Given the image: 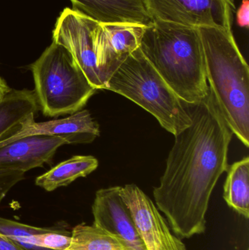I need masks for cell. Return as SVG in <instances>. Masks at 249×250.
Masks as SVG:
<instances>
[{"mask_svg": "<svg viewBox=\"0 0 249 250\" xmlns=\"http://www.w3.org/2000/svg\"><path fill=\"white\" fill-rule=\"evenodd\" d=\"M187 105L192 124L174 135L165 172L153 192L158 209L181 239L206 231L209 201L228 170L233 135L210 87L203 101Z\"/></svg>", "mask_w": 249, "mask_h": 250, "instance_id": "1", "label": "cell"}, {"mask_svg": "<svg viewBox=\"0 0 249 250\" xmlns=\"http://www.w3.org/2000/svg\"><path fill=\"white\" fill-rule=\"evenodd\" d=\"M139 48L184 102L197 104L207 97L209 86L198 28L152 20L145 26Z\"/></svg>", "mask_w": 249, "mask_h": 250, "instance_id": "2", "label": "cell"}, {"mask_svg": "<svg viewBox=\"0 0 249 250\" xmlns=\"http://www.w3.org/2000/svg\"><path fill=\"white\" fill-rule=\"evenodd\" d=\"M209 87L232 133L249 146V68L232 32L199 27Z\"/></svg>", "mask_w": 249, "mask_h": 250, "instance_id": "3", "label": "cell"}, {"mask_svg": "<svg viewBox=\"0 0 249 250\" xmlns=\"http://www.w3.org/2000/svg\"><path fill=\"white\" fill-rule=\"evenodd\" d=\"M105 90L119 94L137 104L172 135L192 124L187 104L170 87L139 48L110 76Z\"/></svg>", "mask_w": 249, "mask_h": 250, "instance_id": "4", "label": "cell"}, {"mask_svg": "<svg viewBox=\"0 0 249 250\" xmlns=\"http://www.w3.org/2000/svg\"><path fill=\"white\" fill-rule=\"evenodd\" d=\"M30 68L34 92L46 117L71 115L80 111L97 91L70 51L54 41Z\"/></svg>", "mask_w": 249, "mask_h": 250, "instance_id": "5", "label": "cell"}, {"mask_svg": "<svg viewBox=\"0 0 249 250\" xmlns=\"http://www.w3.org/2000/svg\"><path fill=\"white\" fill-rule=\"evenodd\" d=\"M152 20L232 32L234 0H143Z\"/></svg>", "mask_w": 249, "mask_h": 250, "instance_id": "6", "label": "cell"}, {"mask_svg": "<svg viewBox=\"0 0 249 250\" xmlns=\"http://www.w3.org/2000/svg\"><path fill=\"white\" fill-rule=\"evenodd\" d=\"M97 21L66 7L57 18L52 41L67 48L92 86L105 89L106 81L96 64L94 32Z\"/></svg>", "mask_w": 249, "mask_h": 250, "instance_id": "7", "label": "cell"}, {"mask_svg": "<svg viewBox=\"0 0 249 250\" xmlns=\"http://www.w3.org/2000/svg\"><path fill=\"white\" fill-rule=\"evenodd\" d=\"M119 193L146 250H187L181 239L171 232L153 201L139 187L134 184L120 187Z\"/></svg>", "mask_w": 249, "mask_h": 250, "instance_id": "8", "label": "cell"}, {"mask_svg": "<svg viewBox=\"0 0 249 250\" xmlns=\"http://www.w3.org/2000/svg\"><path fill=\"white\" fill-rule=\"evenodd\" d=\"M100 135L99 126L88 110H80L65 118L36 123L35 117L20 123L0 138V147L29 135L63 138L67 144H90Z\"/></svg>", "mask_w": 249, "mask_h": 250, "instance_id": "9", "label": "cell"}, {"mask_svg": "<svg viewBox=\"0 0 249 250\" xmlns=\"http://www.w3.org/2000/svg\"><path fill=\"white\" fill-rule=\"evenodd\" d=\"M146 26L97 22L94 32L96 64L105 81L140 45Z\"/></svg>", "mask_w": 249, "mask_h": 250, "instance_id": "10", "label": "cell"}, {"mask_svg": "<svg viewBox=\"0 0 249 250\" xmlns=\"http://www.w3.org/2000/svg\"><path fill=\"white\" fill-rule=\"evenodd\" d=\"M119 191L120 187H111L96 192L93 225L118 239L125 250H146Z\"/></svg>", "mask_w": 249, "mask_h": 250, "instance_id": "11", "label": "cell"}, {"mask_svg": "<svg viewBox=\"0 0 249 250\" xmlns=\"http://www.w3.org/2000/svg\"><path fill=\"white\" fill-rule=\"evenodd\" d=\"M65 140L46 135H29L0 147V169L26 173L52 160Z\"/></svg>", "mask_w": 249, "mask_h": 250, "instance_id": "12", "label": "cell"}, {"mask_svg": "<svg viewBox=\"0 0 249 250\" xmlns=\"http://www.w3.org/2000/svg\"><path fill=\"white\" fill-rule=\"evenodd\" d=\"M72 9L99 23H135L152 22L143 0H70Z\"/></svg>", "mask_w": 249, "mask_h": 250, "instance_id": "13", "label": "cell"}, {"mask_svg": "<svg viewBox=\"0 0 249 250\" xmlns=\"http://www.w3.org/2000/svg\"><path fill=\"white\" fill-rule=\"evenodd\" d=\"M98 166L99 162L93 156H73L38 176L35 184L45 190L51 192L70 185L78 178L86 177L96 170Z\"/></svg>", "mask_w": 249, "mask_h": 250, "instance_id": "14", "label": "cell"}, {"mask_svg": "<svg viewBox=\"0 0 249 250\" xmlns=\"http://www.w3.org/2000/svg\"><path fill=\"white\" fill-rule=\"evenodd\" d=\"M34 90H11L0 100V138L39 109Z\"/></svg>", "mask_w": 249, "mask_h": 250, "instance_id": "15", "label": "cell"}, {"mask_svg": "<svg viewBox=\"0 0 249 250\" xmlns=\"http://www.w3.org/2000/svg\"><path fill=\"white\" fill-rule=\"evenodd\" d=\"M224 185V199L246 219L249 218V158L244 157L228 167Z\"/></svg>", "mask_w": 249, "mask_h": 250, "instance_id": "16", "label": "cell"}, {"mask_svg": "<svg viewBox=\"0 0 249 250\" xmlns=\"http://www.w3.org/2000/svg\"><path fill=\"white\" fill-rule=\"evenodd\" d=\"M71 234L70 245L64 250H125L118 239L94 225H77Z\"/></svg>", "mask_w": 249, "mask_h": 250, "instance_id": "17", "label": "cell"}, {"mask_svg": "<svg viewBox=\"0 0 249 250\" xmlns=\"http://www.w3.org/2000/svg\"><path fill=\"white\" fill-rule=\"evenodd\" d=\"M47 228L34 227L0 217V233L16 242L25 250H50L38 246V235Z\"/></svg>", "mask_w": 249, "mask_h": 250, "instance_id": "18", "label": "cell"}, {"mask_svg": "<svg viewBox=\"0 0 249 250\" xmlns=\"http://www.w3.org/2000/svg\"><path fill=\"white\" fill-rule=\"evenodd\" d=\"M24 173L19 170L0 169V203L16 184L24 179Z\"/></svg>", "mask_w": 249, "mask_h": 250, "instance_id": "19", "label": "cell"}, {"mask_svg": "<svg viewBox=\"0 0 249 250\" xmlns=\"http://www.w3.org/2000/svg\"><path fill=\"white\" fill-rule=\"evenodd\" d=\"M237 22L241 27L248 29L249 26V1L243 0L237 11Z\"/></svg>", "mask_w": 249, "mask_h": 250, "instance_id": "20", "label": "cell"}, {"mask_svg": "<svg viewBox=\"0 0 249 250\" xmlns=\"http://www.w3.org/2000/svg\"><path fill=\"white\" fill-rule=\"evenodd\" d=\"M0 250H25L7 236L0 233Z\"/></svg>", "mask_w": 249, "mask_h": 250, "instance_id": "21", "label": "cell"}, {"mask_svg": "<svg viewBox=\"0 0 249 250\" xmlns=\"http://www.w3.org/2000/svg\"><path fill=\"white\" fill-rule=\"evenodd\" d=\"M11 90L8 85L6 83L5 81L0 76V100Z\"/></svg>", "mask_w": 249, "mask_h": 250, "instance_id": "22", "label": "cell"}]
</instances>
